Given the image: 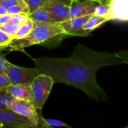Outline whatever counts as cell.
<instances>
[{"label": "cell", "instance_id": "cell-23", "mask_svg": "<svg viewBox=\"0 0 128 128\" xmlns=\"http://www.w3.org/2000/svg\"><path fill=\"white\" fill-rule=\"evenodd\" d=\"M11 82L6 74H0V91H4Z\"/></svg>", "mask_w": 128, "mask_h": 128}, {"label": "cell", "instance_id": "cell-22", "mask_svg": "<svg viewBox=\"0 0 128 128\" xmlns=\"http://www.w3.org/2000/svg\"><path fill=\"white\" fill-rule=\"evenodd\" d=\"M22 13L28 14V12L26 10H25L20 4H18L16 5H14V6H12V7H10V8H9L8 9V14L11 15V16L22 14Z\"/></svg>", "mask_w": 128, "mask_h": 128}, {"label": "cell", "instance_id": "cell-17", "mask_svg": "<svg viewBox=\"0 0 128 128\" xmlns=\"http://www.w3.org/2000/svg\"><path fill=\"white\" fill-rule=\"evenodd\" d=\"M14 98L5 91H0V109L9 108Z\"/></svg>", "mask_w": 128, "mask_h": 128}, {"label": "cell", "instance_id": "cell-26", "mask_svg": "<svg viewBox=\"0 0 128 128\" xmlns=\"http://www.w3.org/2000/svg\"><path fill=\"white\" fill-rule=\"evenodd\" d=\"M116 54L120 58V59L122 61L123 64H128V51L121 50V51L117 52Z\"/></svg>", "mask_w": 128, "mask_h": 128}, {"label": "cell", "instance_id": "cell-3", "mask_svg": "<svg viewBox=\"0 0 128 128\" xmlns=\"http://www.w3.org/2000/svg\"><path fill=\"white\" fill-rule=\"evenodd\" d=\"M54 81L46 74H38L32 82V103L37 110H42L52 88Z\"/></svg>", "mask_w": 128, "mask_h": 128}, {"label": "cell", "instance_id": "cell-4", "mask_svg": "<svg viewBox=\"0 0 128 128\" xmlns=\"http://www.w3.org/2000/svg\"><path fill=\"white\" fill-rule=\"evenodd\" d=\"M12 85L22 83H32L33 80L40 74V72L36 68H23L10 63L7 72Z\"/></svg>", "mask_w": 128, "mask_h": 128}, {"label": "cell", "instance_id": "cell-19", "mask_svg": "<svg viewBox=\"0 0 128 128\" xmlns=\"http://www.w3.org/2000/svg\"><path fill=\"white\" fill-rule=\"evenodd\" d=\"M29 8V13H32L38 8L43 7L45 3L49 0H24Z\"/></svg>", "mask_w": 128, "mask_h": 128}, {"label": "cell", "instance_id": "cell-32", "mask_svg": "<svg viewBox=\"0 0 128 128\" xmlns=\"http://www.w3.org/2000/svg\"><path fill=\"white\" fill-rule=\"evenodd\" d=\"M75 1H81V0H75Z\"/></svg>", "mask_w": 128, "mask_h": 128}, {"label": "cell", "instance_id": "cell-7", "mask_svg": "<svg viewBox=\"0 0 128 128\" xmlns=\"http://www.w3.org/2000/svg\"><path fill=\"white\" fill-rule=\"evenodd\" d=\"M9 108L16 113L28 118L35 126V128H38V116L39 113L32 102L14 99Z\"/></svg>", "mask_w": 128, "mask_h": 128}, {"label": "cell", "instance_id": "cell-20", "mask_svg": "<svg viewBox=\"0 0 128 128\" xmlns=\"http://www.w3.org/2000/svg\"><path fill=\"white\" fill-rule=\"evenodd\" d=\"M28 14H16V15H14L11 16V20L10 22L17 25H22L24 24L28 20Z\"/></svg>", "mask_w": 128, "mask_h": 128}, {"label": "cell", "instance_id": "cell-1", "mask_svg": "<svg viewBox=\"0 0 128 128\" xmlns=\"http://www.w3.org/2000/svg\"><path fill=\"white\" fill-rule=\"evenodd\" d=\"M40 74L51 76L55 82L64 83L84 92L98 101L107 100L105 91L98 85L97 71L102 67L123 64L116 52H98L79 44L68 58H33Z\"/></svg>", "mask_w": 128, "mask_h": 128}, {"label": "cell", "instance_id": "cell-5", "mask_svg": "<svg viewBox=\"0 0 128 128\" xmlns=\"http://www.w3.org/2000/svg\"><path fill=\"white\" fill-rule=\"evenodd\" d=\"M0 124L3 128H36L28 118L16 113L10 108L0 109Z\"/></svg>", "mask_w": 128, "mask_h": 128}, {"label": "cell", "instance_id": "cell-24", "mask_svg": "<svg viewBox=\"0 0 128 128\" xmlns=\"http://www.w3.org/2000/svg\"><path fill=\"white\" fill-rule=\"evenodd\" d=\"M2 51L0 50V52ZM10 64V62H9L4 56L0 54V74H6L7 70Z\"/></svg>", "mask_w": 128, "mask_h": 128}, {"label": "cell", "instance_id": "cell-18", "mask_svg": "<svg viewBox=\"0 0 128 128\" xmlns=\"http://www.w3.org/2000/svg\"><path fill=\"white\" fill-rule=\"evenodd\" d=\"M20 27V25H17V24H15V23L10 22L9 23L6 24L5 26L0 27V28H2L3 31H4L7 34H8L14 40V36H15L16 33L17 32Z\"/></svg>", "mask_w": 128, "mask_h": 128}, {"label": "cell", "instance_id": "cell-11", "mask_svg": "<svg viewBox=\"0 0 128 128\" xmlns=\"http://www.w3.org/2000/svg\"><path fill=\"white\" fill-rule=\"evenodd\" d=\"M111 20L128 22V0H110Z\"/></svg>", "mask_w": 128, "mask_h": 128}, {"label": "cell", "instance_id": "cell-15", "mask_svg": "<svg viewBox=\"0 0 128 128\" xmlns=\"http://www.w3.org/2000/svg\"><path fill=\"white\" fill-rule=\"evenodd\" d=\"M33 27H34V22L32 20L28 19L24 24L20 26L14 39H21L28 36L32 32Z\"/></svg>", "mask_w": 128, "mask_h": 128}, {"label": "cell", "instance_id": "cell-9", "mask_svg": "<svg viewBox=\"0 0 128 128\" xmlns=\"http://www.w3.org/2000/svg\"><path fill=\"white\" fill-rule=\"evenodd\" d=\"M43 7L49 12L55 22H61L70 19L69 5L47 1Z\"/></svg>", "mask_w": 128, "mask_h": 128}, {"label": "cell", "instance_id": "cell-16", "mask_svg": "<svg viewBox=\"0 0 128 128\" xmlns=\"http://www.w3.org/2000/svg\"><path fill=\"white\" fill-rule=\"evenodd\" d=\"M94 14L100 16H103V17H106V18L110 19V20H111V19H110V4L98 3V4L95 8Z\"/></svg>", "mask_w": 128, "mask_h": 128}, {"label": "cell", "instance_id": "cell-25", "mask_svg": "<svg viewBox=\"0 0 128 128\" xmlns=\"http://www.w3.org/2000/svg\"><path fill=\"white\" fill-rule=\"evenodd\" d=\"M19 0H0V5L3 6L6 9L18 4Z\"/></svg>", "mask_w": 128, "mask_h": 128}, {"label": "cell", "instance_id": "cell-14", "mask_svg": "<svg viewBox=\"0 0 128 128\" xmlns=\"http://www.w3.org/2000/svg\"><path fill=\"white\" fill-rule=\"evenodd\" d=\"M108 21H110V19L106 17H103V16H100L95 14H92L91 17L88 20V21L86 22L83 28L85 30H87L92 32L93 30L100 27V26H102L103 24H104L105 22Z\"/></svg>", "mask_w": 128, "mask_h": 128}, {"label": "cell", "instance_id": "cell-6", "mask_svg": "<svg viewBox=\"0 0 128 128\" xmlns=\"http://www.w3.org/2000/svg\"><path fill=\"white\" fill-rule=\"evenodd\" d=\"M92 14L78 16L68 20L58 22L63 28L64 33L70 36H81L86 37L90 34V32L83 28L86 22L91 17Z\"/></svg>", "mask_w": 128, "mask_h": 128}, {"label": "cell", "instance_id": "cell-28", "mask_svg": "<svg viewBox=\"0 0 128 128\" xmlns=\"http://www.w3.org/2000/svg\"><path fill=\"white\" fill-rule=\"evenodd\" d=\"M49 1L55 2V3H59V4H66V5L70 6L74 0H49Z\"/></svg>", "mask_w": 128, "mask_h": 128}, {"label": "cell", "instance_id": "cell-13", "mask_svg": "<svg viewBox=\"0 0 128 128\" xmlns=\"http://www.w3.org/2000/svg\"><path fill=\"white\" fill-rule=\"evenodd\" d=\"M37 128H71L70 126L67 124L66 123L56 119H50L44 118L40 114L38 116V126Z\"/></svg>", "mask_w": 128, "mask_h": 128}, {"label": "cell", "instance_id": "cell-8", "mask_svg": "<svg viewBox=\"0 0 128 128\" xmlns=\"http://www.w3.org/2000/svg\"><path fill=\"white\" fill-rule=\"evenodd\" d=\"M98 2L96 0H74L70 5L69 18H75L78 16L94 14L96 6Z\"/></svg>", "mask_w": 128, "mask_h": 128}, {"label": "cell", "instance_id": "cell-33", "mask_svg": "<svg viewBox=\"0 0 128 128\" xmlns=\"http://www.w3.org/2000/svg\"><path fill=\"white\" fill-rule=\"evenodd\" d=\"M127 128H128V127H127Z\"/></svg>", "mask_w": 128, "mask_h": 128}, {"label": "cell", "instance_id": "cell-27", "mask_svg": "<svg viewBox=\"0 0 128 128\" xmlns=\"http://www.w3.org/2000/svg\"><path fill=\"white\" fill-rule=\"evenodd\" d=\"M11 16H12L10 15V14H4V15H1L0 16V27L4 26L6 24L9 23L10 22Z\"/></svg>", "mask_w": 128, "mask_h": 128}, {"label": "cell", "instance_id": "cell-29", "mask_svg": "<svg viewBox=\"0 0 128 128\" xmlns=\"http://www.w3.org/2000/svg\"><path fill=\"white\" fill-rule=\"evenodd\" d=\"M8 14V9H6L3 6L0 5V16L1 15H4V14Z\"/></svg>", "mask_w": 128, "mask_h": 128}, {"label": "cell", "instance_id": "cell-31", "mask_svg": "<svg viewBox=\"0 0 128 128\" xmlns=\"http://www.w3.org/2000/svg\"><path fill=\"white\" fill-rule=\"evenodd\" d=\"M3 128V127H2V124H0V128Z\"/></svg>", "mask_w": 128, "mask_h": 128}, {"label": "cell", "instance_id": "cell-12", "mask_svg": "<svg viewBox=\"0 0 128 128\" xmlns=\"http://www.w3.org/2000/svg\"><path fill=\"white\" fill-rule=\"evenodd\" d=\"M28 18L33 22H55L49 12L44 8L40 7L34 11L28 14Z\"/></svg>", "mask_w": 128, "mask_h": 128}, {"label": "cell", "instance_id": "cell-10", "mask_svg": "<svg viewBox=\"0 0 128 128\" xmlns=\"http://www.w3.org/2000/svg\"><path fill=\"white\" fill-rule=\"evenodd\" d=\"M4 91L14 99L32 102V83L11 84Z\"/></svg>", "mask_w": 128, "mask_h": 128}, {"label": "cell", "instance_id": "cell-2", "mask_svg": "<svg viewBox=\"0 0 128 128\" xmlns=\"http://www.w3.org/2000/svg\"><path fill=\"white\" fill-rule=\"evenodd\" d=\"M69 37L58 22H34L30 34L21 39H14L7 46L10 51H22L33 45H41L52 48L58 46L63 39Z\"/></svg>", "mask_w": 128, "mask_h": 128}, {"label": "cell", "instance_id": "cell-30", "mask_svg": "<svg viewBox=\"0 0 128 128\" xmlns=\"http://www.w3.org/2000/svg\"><path fill=\"white\" fill-rule=\"evenodd\" d=\"M4 49H6V47H4V46H0V50H4Z\"/></svg>", "mask_w": 128, "mask_h": 128}, {"label": "cell", "instance_id": "cell-21", "mask_svg": "<svg viewBox=\"0 0 128 128\" xmlns=\"http://www.w3.org/2000/svg\"><path fill=\"white\" fill-rule=\"evenodd\" d=\"M13 38L4 31L0 28V46L7 48V46L12 41Z\"/></svg>", "mask_w": 128, "mask_h": 128}]
</instances>
